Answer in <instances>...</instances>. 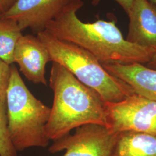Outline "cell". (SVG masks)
<instances>
[{
	"mask_svg": "<svg viewBox=\"0 0 156 156\" xmlns=\"http://www.w3.org/2000/svg\"><path fill=\"white\" fill-rule=\"evenodd\" d=\"M101 0H91V4L93 5H97L101 2ZM117 4L120 6L126 14L128 15L129 13L131 7L133 4L134 0H115Z\"/></svg>",
	"mask_w": 156,
	"mask_h": 156,
	"instance_id": "9a60e30c",
	"label": "cell"
},
{
	"mask_svg": "<svg viewBox=\"0 0 156 156\" xmlns=\"http://www.w3.org/2000/svg\"><path fill=\"white\" fill-rule=\"evenodd\" d=\"M37 37L56 62L90 89L100 95L104 102H117L135 93L128 84L108 73L94 56L71 43L57 39L46 31Z\"/></svg>",
	"mask_w": 156,
	"mask_h": 156,
	"instance_id": "3957f363",
	"label": "cell"
},
{
	"mask_svg": "<svg viewBox=\"0 0 156 156\" xmlns=\"http://www.w3.org/2000/svg\"><path fill=\"white\" fill-rule=\"evenodd\" d=\"M1 12H0V16H1Z\"/></svg>",
	"mask_w": 156,
	"mask_h": 156,
	"instance_id": "d6986e66",
	"label": "cell"
},
{
	"mask_svg": "<svg viewBox=\"0 0 156 156\" xmlns=\"http://www.w3.org/2000/svg\"><path fill=\"white\" fill-rule=\"evenodd\" d=\"M22 35L16 22L0 17V58L9 65L14 62L15 48Z\"/></svg>",
	"mask_w": 156,
	"mask_h": 156,
	"instance_id": "7c38bea8",
	"label": "cell"
},
{
	"mask_svg": "<svg viewBox=\"0 0 156 156\" xmlns=\"http://www.w3.org/2000/svg\"><path fill=\"white\" fill-rule=\"evenodd\" d=\"M6 105L9 133L17 152L31 147L48 146L50 140L45 128L50 116V108L31 93L13 64Z\"/></svg>",
	"mask_w": 156,
	"mask_h": 156,
	"instance_id": "277c9868",
	"label": "cell"
},
{
	"mask_svg": "<svg viewBox=\"0 0 156 156\" xmlns=\"http://www.w3.org/2000/svg\"><path fill=\"white\" fill-rule=\"evenodd\" d=\"M73 1H76V0H73Z\"/></svg>",
	"mask_w": 156,
	"mask_h": 156,
	"instance_id": "ffe728a7",
	"label": "cell"
},
{
	"mask_svg": "<svg viewBox=\"0 0 156 156\" xmlns=\"http://www.w3.org/2000/svg\"><path fill=\"white\" fill-rule=\"evenodd\" d=\"M11 65L0 58V101L6 102L7 91L11 77Z\"/></svg>",
	"mask_w": 156,
	"mask_h": 156,
	"instance_id": "5bb4252c",
	"label": "cell"
},
{
	"mask_svg": "<svg viewBox=\"0 0 156 156\" xmlns=\"http://www.w3.org/2000/svg\"><path fill=\"white\" fill-rule=\"evenodd\" d=\"M119 134L98 124H87L54 141L49 152L66 151L62 156H113Z\"/></svg>",
	"mask_w": 156,
	"mask_h": 156,
	"instance_id": "8992f818",
	"label": "cell"
},
{
	"mask_svg": "<svg viewBox=\"0 0 156 156\" xmlns=\"http://www.w3.org/2000/svg\"><path fill=\"white\" fill-rule=\"evenodd\" d=\"M145 66L149 68L156 70V50L151 56L150 60Z\"/></svg>",
	"mask_w": 156,
	"mask_h": 156,
	"instance_id": "e0dca14e",
	"label": "cell"
},
{
	"mask_svg": "<svg viewBox=\"0 0 156 156\" xmlns=\"http://www.w3.org/2000/svg\"><path fill=\"white\" fill-rule=\"evenodd\" d=\"M73 0H16L0 17L16 22L23 31L30 28L34 33L45 31L46 26L55 19Z\"/></svg>",
	"mask_w": 156,
	"mask_h": 156,
	"instance_id": "52a82bcc",
	"label": "cell"
},
{
	"mask_svg": "<svg viewBox=\"0 0 156 156\" xmlns=\"http://www.w3.org/2000/svg\"><path fill=\"white\" fill-rule=\"evenodd\" d=\"M106 127L116 133L156 134V101L136 93L117 102H104Z\"/></svg>",
	"mask_w": 156,
	"mask_h": 156,
	"instance_id": "5b68a950",
	"label": "cell"
},
{
	"mask_svg": "<svg viewBox=\"0 0 156 156\" xmlns=\"http://www.w3.org/2000/svg\"><path fill=\"white\" fill-rule=\"evenodd\" d=\"M49 86L53 102L45 130L50 140H60L87 124L106 127L104 102L100 95L56 62H52Z\"/></svg>",
	"mask_w": 156,
	"mask_h": 156,
	"instance_id": "7a4b0ae2",
	"label": "cell"
},
{
	"mask_svg": "<svg viewBox=\"0 0 156 156\" xmlns=\"http://www.w3.org/2000/svg\"><path fill=\"white\" fill-rule=\"evenodd\" d=\"M16 0H0V12L1 14L7 11Z\"/></svg>",
	"mask_w": 156,
	"mask_h": 156,
	"instance_id": "2e32d148",
	"label": "cell"
},
{
	"mask_svg": "<svg viewBox=\"0 0 156 156\" xmlns=\"http://www.w3.org/2000/svg\"><path fill=\"white\" fill-rule=\"evenodd\" d=\"M151 2H153V4L156 5V0H150Z\"/></svg>",
	"mask_w": 156,
	"mask_h": 156,
	"instance_id": "ac0fdd59",
	"label": "cell"
},
{
	"mask_svg": "<svg viewBox=\"0 0 156 156\" xmlns=\"http://www.w3.org/2000/svg\"><path fill=\"white\" fill-rule=\"evenodd\" d=\"M49 62V52L41 41L37 36L23 35L15 48L14 62L26 79L34 83L47 85L45 69Z\"/></svg>",
	"mask_w": 156,
	"mask_h": 156,
	"instance_id": "ba28073f",
	"label": "cell"
},
{
	"mask_svg": "<svg viewBox=\"0 0 156 156\" xmlns=\"http://www.w3.org/2000/svg\"><path fill=\"white\" fill-rule=\"evenodd\" d=\"M0 156H17L8 127L6 102L0 101Z\"/></svg>",
	"mask_w": 156,
	"mask_h": 156,
	"instance_id": "4fadbf2b",
	"label": "cell"
},
{
	"mask_svg": "<svg viewBox=\"0 0 156 156\" xmlns=\"http://www.w3.org/2000/svg\"><path fill=\"white\" fill-rule=\"evenodd\" d=\"M113 156H156V134L120 133Z\"/></svg>",
	"mask_w": 156,
	"mask_h": 156,
	"instance_id": "8fae6325",
	"label": "cell"
},
{
	"mask_svg": "<svg viewBox=\"0 0 156 156\" xmlns=\"http://www.w3.org/2000/svg\"><path fill=\"white\" fill-rule=\"evenodd\" d=\"M83 5L82 0L73 1L47 24L45 31L57 39L87 50L102 65L133 63L145 65L149 62L154 49L127 41L114 19L82 22L76 12Z\"/></svg>",
	"mask_w": 156,
	"mask_h": 156,
	"instance_id": "6da1fadb",
	"label": "cell"
},
{
	"mask_svg": "<svg viewBox=\"0 0 156 156\" xmlns=\"http://www.w3.org/2000/svg\"><path fill=\"white\" fill-rule=\"evenodd\" d=\"M126 39L136 45L156 50V5L150 0H134L128 13Z\"/></svg>",
	"mask_w": 156,
	"mask_h": 156,
	"instance_id": "9c48e42d",
	"label": "cell"
},
{
	"mask_svg": "<svg viewBox=\"0 0 156 156\" xmlns=\"http://www.w3.org/2000/svg\"><path fill=\"white\" fill-rule=\"evenodd\" d=\"M102 66L113 76L128 84L135 93L156 101V70L139 63L103 64Z\"/></svg>",
	"mask_w": 156,
	"mask_h": 156,
	"instance_id": "30bf717a",
	"label": "cell"
}]
</instances>
